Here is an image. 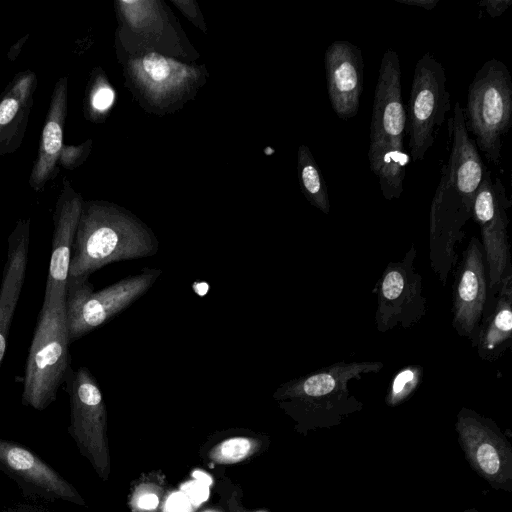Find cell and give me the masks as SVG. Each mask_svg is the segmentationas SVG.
Here are the masks:
<instances>
[{"label":"cell","instance_id":"6da1fadb","mask_svg":"<svg viewBox=\"0 0 512 512\" xmlns=\"http://www.w3.org/2000/svg\"><path fill=\"white\" fill-rule=\"evenodd\" d=\"M448 154L429 213V259L443 286L454 270L457 248L472 218L473 204L485 165L465 126L463 107L456 102L448 121Z\"/></svg>","mask_w":512,"mask_h":512},{"label":"cell","instance_id":"7a4b0ae2","mask_svg":"<svg viewBox=\"0 0 512 512\" xmlns=\"http://www.w3.org/2000/svg\"><path fill=\"white\" fill-rule=\"evenodd\" d=\"M383 367L381 361L336 362L282 383L273 398L302 431L332 428L363 409L349 383Z\"/></svg>","mask_w":512,"mask_h":512},{"label":"cell","instance_id":"3957f363","mask_svg":"<svg viewBox=\"0 0 512 512\" xmlns=\"http://www.w3.org/2000/svg\"><path fill=\"white\" fill-rule=\"evenodd\" d=\"M158 249L156 236L133 215L112 205L83 202L68 277L89 278L108 264L150 257Z\"/></svg>","mask_w":512,"mask_h":512},{"label":"cell","instance_id":"277c9868","mask_svg":"<svg viewBox=\"0 0 512 512\" xmlns=\"http://www.w3.org/2000/svg\"><path fill=\"white\" fill-rule=\"evenodd\" d=\"M406 114L402 99L398 54L388 48L382 55L374 91L368 162L384 199H399L410 162L404 148Z\"/></svg>","mask_w":512,"mask_h":512},{"label":"cell","instance_id":"5b68a950","mask_svg":"<svg viewBox=\"0 0 512 512\" xmlns=\"http://www.w3.org/2000/svg\"><path fill=\"white\" fill-rule=\"evenodd\" d=\"M66 297L44 300L23 377L22 404L42 411L57 398L71 366Z\"/></svg>","mask_w":512,"mask_h":512},{"label":"cell","instance_id":"8992f818","mask_svg":"<svg viewBox=\"0 0 512 512\" xmlns=\"http://www.w3.org/2000/svg\"><path fill=\"white\" fill-rule=\"evenodd\" d=\"M463 115L478 151L489 163L499 165L503 137L512 125V77L504 62L491 58L476 72Z\"/></svg>","mask_w":512,"mask_h":512},{"label":"cell","instance_id":"52a82bcc","mask_svg":"<svg viewBox=\"0 0 512 512\" xmlns=\"http://www.w3.org/2000/svg\"><path fill=\"white\" fill-rule=\"evenodd\" d=\"M161 274V269L145 268L98 291H94L89 278L68 277L66 315L70 343L126 310L150 290Z\"/></svg>","mask_w":512,"mask_h":512},{"label":"cell","instance_id":"ba28073f","mask_svg":"<svg viewBox=\"0 0 512 512\" xmlns=\"http://www.w3.org/2000/svg\"><path fill=\"white\" fill-rule=\"evenodd\" d=\"M64 383L70 403L68 433L98 476L107 480L110 473L107 410L98 382L87 367L74 370L70 366Z\"/></svg>","mask_w":512,"mask_h":512},{"label":"cell","instance_id":"9c48e42d","mask_svg":"<svg viewBox=\"0 0 512 512\" xmlns=\"http://www.w3.org/2000/svg\"><path fill=\"white\" fill-rule=\"evenodd\" d=\"M442 64L429 52L417 61L405 107L406 135L411 160L422 161L434 145L450 111V93Z\"/></svg>","mask_w":512,"mask_h":512},{"label":"cell","instance_id":"30bf717a","mask_svg":"<svg viewBox=\"0 0 512 512\" xmlns=\"http://www.w3.org/2000/svg\"><path fill=\"white\" fill-rule=\"evenodd\" d=\"M415 245L401 260L391 261L375 286V328L386 333L396 327L409 328L421 321L427 313V299L423 293V278L415 266Z\"/></svg>","mask_w":512,"mask_h":512},{"label":"cell","instance_id":"8fae6325","mask_svg":"<svg viewBox=\"0 0 512 512\" xmlns=\"http://www.w3.org/2000/svg\"><path fill=\"white\" fill-rule=\"evenodd\" d=\"M455 431L470 467L493 489L512 492V446L496 422L462 407Z\"/></svg>","mask_w":512,"mask_h":512},{"label":"cell","instance_id":"7c38bea8","mask_svg":"<svg viewBox=\"0 0 512 512\" xmlns=\"http://www.w3.org/2000/svg\"><path fill=\"white\" fill-rule=\"evenodd\" d=\"M511 206L512 201L501 179L496 177L493 180L485 167L475 196L472 218L480 227L489 282L488 297L496 294L504 275L512 270L507 214Z\"/></svg>","mask_w":512,"mask_h":512},{"label":"cell","instance_id":"4fadbf2b","mask_svg":"<svg viewBox=\"0 0 512 512\" xmlns=\"http://www.w3.org/2000/svg\"><path fill=\"white\" fill-rule=\"evenodd\" d=\"M0 470L16 483L27 499L85 505V500L71 483L18 442L0 438Z\"/></svg>","mask_w":512,"mask_h":512},{"label":"cell","instance_id":"5bb4252c","mask_svg":"<svg viewBox=\"0 0 512 512\" xmlns=\"http://www.w3.org/2000/svg\"><path fill=\"white\" fill-rule=\"evenodd\" d=\"M452 292V326L474 347L489 296L484 251L477 237H472L463 251Z\"/></svg>","mask_w":512,"mask_h":512},{"label":"cell","instance_id":"9a60e30c","mask_svg":"<svg viewBox=\"0 0 512 512\" xmlns=\"http://www.w3.org/2000/svg\"><path fill=\"white\" fill-rule=\"evenodd\" d=\"M329 101L342 120L355 117L363 91L364 62L361 49L347 40L333 41L324 55Z\"/></svg>","mask_w":512,"mask_h":512},{"label":"cell","instance_id":"2e32d148","mask_svg":"<svg viewBox=\"0 0 512 512\" xmlns=\"http://www.w3.org/2000/svg\"><path fill=\"white\" fill-rule=\"evenodd\" d=\"M82 204L81 196L65 181L53 215L54 229L44 300L66 297L72 248Z\"/></svg>","mask_w":512,"mask_h":512},{"label":"cell","instance_id":"e0dca14e","mask_svg":"<svg viewBox=\"0 0 512 512\" xmlns=\"http://www.w3.org/2000/svg\"><path fill=\"white\" fill-rule=\"evenodd\" d=\"M30 221L20 220L8 237L7 257L0 285V369L9 331L26 277Z\"/></svg>","mask_w":512,"mask_h":512},{"label":"cell","instance_id":"ac0fdd59","mask_svg":"<svg viewBox=\"0 0 512 512\" xmlns=\"http://www.w3.org/2000/svg\"><path fill=\"white\" fill-rule=\"evenodd\" d=\"M512 345V270L501 280L496 294L488 297L474 348L480 359L493 362Z\"/></svg>","mask_w":512,"mask_h":512},{"label":"cell","instance_id":"d6986e66","mask_svg":"<svg viewBox=\"0 0 512 512\" xmlns=\"http://www.w3.org/2000/svg\"><path fill=\"white\" fill-rule=\"evenodd\" d=\"M67 114V78L55 85L46 121L39 143L38 157L32 168L30 185L35 190L43 188L55 173L56 163L63 149V129Z\"/></svg>","mask_w":512,"mask_h":512},{"label":"cell","instance_id":"ffe728a7","mask_svg":"<svg viewBox=\"0 0 512 512\" xmlns=\"http://www.w3.org/2000/svg\"><path fill=\"white\" fill-rule=\"evenodd\" d=\"M35 76L28 72L17 78L2 100L0 101V137L1 141L13 132L11 124L18 118L24 120V114L29 112Z\"/></svg>","mask_w":512,"mask_h":512},{"label":"cell","instance_id":"44dd1931","mask_svg":"<svg viewBox=\"0 0 512 512\" xmlns=\"http://www.w3.org/2000/svg\"><path fill=\"white\" fill-rule=\"evenodd\" d=\"M298 174L301 189L309 203L323 212L330 213L328 187L312 152L306 145L298 150Z\"/></svg>","mask_w":512,"mask_h":512},{"label":"cell","instance_id":"7402d4cb","mask_svg":"<svg viewBox=\"0 0 512 512\" xmlns=\"http://www.w3.org/2000/svg\"><path fill=\"white\" fill-rule=\"evenodd\" d=\"M139 71L140 80L148 85V88L170 89L180 83L184 68L171 59L157 53H148L135 63Z\"/></svg>","mask_w":512,"mask_h":512},{"label":"cell","instance_id":"603a6c76","mask_svg":"<svg viewBox=\"0 0 512 512\" xmlns=\"http://www.w3.org/2000/svg\"><path fill=\"white\" fill-rule=\"evenodd\" d=\"M424 375L423 367L418 364L408 365L399 370L391 379L385 404L396 407L408 400L419 387Z\"/></svg>","mask_w":512,"mask_h":512},{"label":"cell","instance_id":"cb8c5ba5","mask_svg":"<svg viewBox=\"0 0 512 512\" xmlns=\"http://www.w3.org/2000/svg\"><path fill=\"white\" fill-rule=\"evenodd\" d=\"M260 444L252 437H231L215 445L209 452V458L217 464L239 463L257 452Z\"/></svg>","mask_w":512,"mask_h":512},{"label":"cell","instance_id":"d4e9b609","mask_svg":"<svg viewBox=\"0 0 512 512\" xmlns=\"http://www.w3.org/2000/svg\"><path fill=\"white\" fill-rule=\"evenodd\" d=\"M115 99V93L113 89L109 86L102 85L97 87L91 96V106L96 111H106L108 110Z\"/></svg>","mask_w":512,"mask_h":512},{"label":"cell","instance_id":"484cf974","mask_svg":"<svg viewBox=\"0 0 512 512\" xmlns=\"http://www.w3.org/2000/svg\"><path fill=\"white\" fill-rule=\"evenodd\" d=\"M132 505L139 511H152L159 505V497L148 488L139 489L134 494Z\"/></svg>","mask_w":512,"mask_h":512},{"label":"cell","instance_id":"4316f807","mask_svg":"<svg viewBox=\"0 0 512 512\" xmlns=\"http://www.w3.org/2000/svg\"><path fill=\"white\" fill-rule=\"evenodd\" d=\"M480 6H484L488 15L492 18L501 16L511 5V0H485L479 2Z\"/></svg>","mask_w":512,"mask_h":512},{"label":"cell","instance_id":"83f0119b","mask_svg":"<svg viewBox=\"0 0 512 512\" xmlns=\"http://www.w3.org/2000/svg\"><path fill=\"white\" fill-rule=\"evenodd\" d=\"M2 512H51L41 506L18 503L13 506L3 508Z\"/></svg>","mask_w":512,"mask_h":512},{"label":"cell","instance_id":"f1b7e54d","mask_svg":"<svg viewBox=\"0 0 512 512\" xmlns=\"http://www.w3.org/2000/svg\"><path fill=\"white\" fill-rule=\"evenodd\" d=\"M397 3L417 6L425 10H432L439 2V0H395Z\"/></svg>","mask_w":512,"mask_h":512},{"label":"cell","instance_id":"f546056e","mask_svg":"<svg viewBox=\"0 0 512 512\" xmlns=\"http://www.w3.org/2000/svg\"><path fill=\"white\" fill-rule=\"evenodd\" d=\"M228 506L231 512H268L266 510H254V511H247L239 506V504L236 501L235 492L231 495V498L228 502Z\"/></svg>","mask_w":512,"mask_h":512},{"label":"cell","instance_id":"4dcf8cb0","mask_svg":"<svg viewBox=\"0 0 512 512\" xmlns=\"http://www.w3.org/2000/svg\"><path fill=\"white\" fill-rule=\"evenodd\" d=\"M460 512H479V511L476 508H470V509H466V510H463Z\"/></svg>","mask_w":512,"mask_h":512}]
</instances>
